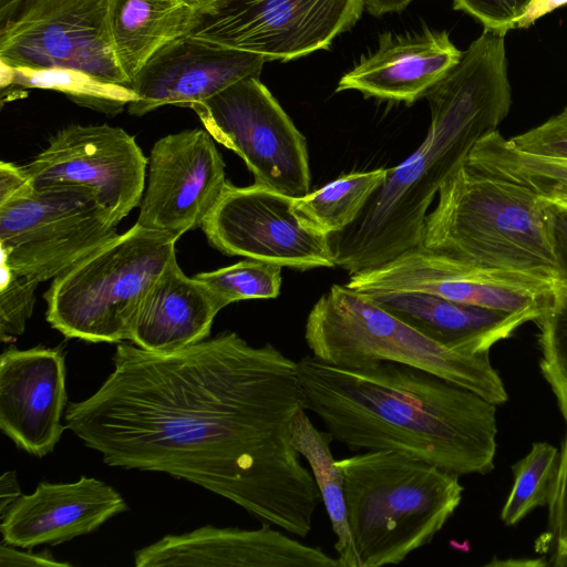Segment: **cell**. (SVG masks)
<instances>
[{
    "instance_id": "obj_1",
    "label": "cell",
    "mask_w": 567,
    "mask_h": 567,
    "mask_svg": "<svg viewBox=\"0 0 567 567\" xmlns=\"http://www.w3.org/2000/svg\"><path fill=\"white\" fill-rule=\"evenodd\" d=\"M302 410L297 362L225 331L169 353L120 343L64 421L109 466L185 480L305 538L322 499L292 443Z\"/></svg>"
},
{
    "instance_id": "obj_2",
    "label": "cell",
    "mask_w": 567,
    "mask_h": 567,
    "mask_svg": "<svg viewBox=\"0 0 567 567\" xmlns=\"http://www.w3.org/2000/svg\"><path fill=\"white\" fill-rule=\"evenodd\" d=\"M306 410L352 451L393 450L454 474H487L496 454V404L425 370L378 361L341 368L297 361Z\"/></svg>"
},
{
    "instance_id": "obj_3",
    "label": "cell",
    "mask_w": 567,
    "mask_h": 567,
    "mask_svg": "<svg viewBox=\"0 0 567 567\" xmlns=\"http://www.w3.org/2000/svg\"><path fill=\"white\" fill-rule=\"evenodd\" d=\"M425 97L431 123L421 145L389 168L352 225L329 236L336 265L350 275L421 245L440 186L507 116L512 87L505 37L483 30Z\"/></svg>"
},
{
    "instance_id": "obj_4",
    "label": "cell",
    "mask_w": 567,
    "mask_h": 567,
    "mask_svg": "<svg viewBox=\"0 0 567 567\" xmlns=\"http://www.w3.org/2000/svg\"><path fill=\"white\" fill-rule=\"evenodd\" d=\"M421 245L466 266L564 286L547 199L462 164L440 186Z\"/></svg>"
},
{
    "instance_id": "obj_5",
    "label": "cell",
    "mask_w": 567,
    "mask_h": 567,
    "mask_svg": "<svg viewBox=\"0 0 567 567\" xmlns=\"http://www.w3.org/2000/svg\"><path fill=\"white\" fill-rule=\"evenodd\" d=\"M358 567L398 565L429 545L462 501L458 475L393 450L336 460Z\"/></svg>"
},
{
    "instance_id": "obj_6",
    "label": "cell",
    "mask_w": 567,
    "mask_h": 567,
    "mask_svg": "<svg viewBox=\"0 0 567 567\" xmlns=\"http://www.w3.org/2000/svg\"><path fill=\"white\" fill-rule=\"evenodd\" d=\"M305 340L313 357L336 367L402 363L464 386L496 405L508 398L489 353L450 350L346 285H332L312 306Z\"/></svg>"
},
{
    "instance_id": "obj_7",
    "label": "cell",
    "mask_w": 567,
    "mask_h": 567,
    "mask_svg": "<svg viewBox=\"0 0 567 567\" xmlns=\"http://www.w3.org/2000/svg\"><path fill=\"white\" fill-rule=\"evenodd\" d=\"M174 234L135 223L56 276L47 292V320L65 338L131 339L150 288L176 258Z\"/></svg>"
},
{
    "instance_id": "obj_8",
    "label": "cell",
    "mask_w": 567,
    "mask_h": 567,
    "mask_svg": "<svg viewBox=\"0 0 567 567\" xmlns=\"http://www.w3.org/2000/svg\"><path fill=\"white\" fill-rule=\"evenodd\" d=\"M121 220L85 186L31 183L0 202L1 262L39 284L54 279L115 237Z\"/></svg>"
},
{
    "instance_id": "obj_9",
    "label": "cell",
    "mask_w": 567,
    "mask_h": 567,
    "mask_svg": "<svg viewBox=\"0 0 567 567\" xmlns=\"http://www.w3.org/2000/svg\"><path fill=\"white\" fill-rule=\"evenodd\" d=\"M189 109L245 162L256 184L293 198L309 193L306 138L259 78L239 80Z\"/></svg>"
},
{
    "instance_id": "obj_10",
    "label": "cell",
    "mask_w": 567,
    "mask_h": 567,
    "mask_svg": "<svg viewBox=\"0 0 567 567\" xmlns=\"http://www.w3.org/2000/svg\"><path fill=\"white\" fill-rule=\"evenodd\" d=\"M363 8V0H215L199 8L190 35L289 61L329 49Z\"/></svg>"
},
{
    "instance_id": "obj_11",
    "label": "cell",
    "mask_w": 567,
    "mask_h": 567,
    "mask_svg": "<svg viewBox=\"0 0 567 567\" xmlns=\"http://www.w3.org/2000/svg\"><path fill=\"white\" fill-rule=\"evenodd\" d=\"M0 28V62L70 68L131 87L115 58L106 0H21Z\"/></svg>"
},
{
    "instance_id": "obj_12",
    "label": "cell",
    "mask_w": 567,
    "mask_h": 567,
    "mask_svg": "<svg viewBox=\"0 0 567 567\" xmlns=\"http://www.w3.org/2000/svg\"><path fill=\"white\" fill-rule=\"evenodd\" d=\"M293 202L256 183L238 187L227 182L202 229L210 246L227 256L299 270L337 266L329 236L305 219Z\"/></svg>"
},
{
    "instance_id": "obj_13",
    "label": "cell",
    "mask_w": 567,
    "mask_h": 567,
    "mask_svg": "<svg viewBox=\"0 0 567 567\" xmlns=\"http://www.w3.org/2000/svg\"><path fill=\"white\" fill-rule=\"evenodd\" d=\"M346 286L364 293H429L504 312L529 313L536 320L554 305L560 290V286L537 278L473 268L422 245L350 275Z\"/></svg>"
},
{
    "instance_id": "obj_14",
    "label": "cell",
    "mask_w": 567,
    "mask_h": 567,
    "mask_svg": "<svg viewBox=\"0 0 567 567\" xmlns=\"http://www.w3.org/2000/svg\"><path fill=\"white\" fill-rule=\"evenodd\" d=\"M147 158L135 138L109 124H71L24 165L33 187L56 183L85 186L121 219L141 205Z\"/></svg>"
},
{
    "instance_id": "obj_15",
    "label": "cell",
    "mask_w": 567,
    "mask_h": 567,
    "mask_svg": "<svg viewBox=\"0 0 567 567\" xmlns=\"http://www.w3.org/2000/svg\"><path fill=\"white\" fill-rule=\"evenodd\" d=\"M215 142L205 128H192L154 144L137 224L177 237L202 227L227 184Z\"/></svg>"
},
{
    "instance_id": "obj_16",
    "label": "cell",
    "mask_w": 567,
    "mask_h": 567,
    "mask_svg": "<svg viewBox=\"0 0 567 567\" xmlns=\"http://www.w3.org/2000/svg\"><path fill=\"white\" fill-rule=\"evenodd\" d=\"M267 61L259 54L184 35L156 52L135 75L131 87L137 101L127 111L142 116L164 105L189 107L239 80L260 78Z\"/></svg>"
},
{
    "instance_id": "obj_17",
    "label": "cell",
    "mask_w": 567,
    "mask_h": 567,
    "mask_svg": "<svg viewBox=\"0 0 567 567\" xmlns=\"http://www.w3.org/2000/svg\"><path fill=\"white\" fill-rule=\"evenodd\" d=\"M61 348L6 350L0 358V427L27 453H51L63 431L65 360Z\"/></svg>"
},
{
    "instance_id": "obj_18",
    "label": "cell",
    "mask_w": 567,
    "mask_h": 567,
    "mask_svg": "<svg viewBox=\"0 0 567 567\" xmlns=\"http://www.w3.org/2000/svg\"><path fill=\"white\" fill-rule=\"evenodd\" d=\"M137 567H341L320 547L306 545L271 525L257 529L206 525L166 535L134 553Z\"/></svg>"
},
{
    "instance_id": "obj_19",
    "label": "cell",
    "mask_w": 567,
    "mask_h": 567,
    "mask_svg": "<svg viewBox=\"0 0 567 567\" xmlns=\"http://www.w3.org/2000/svg\"><path fill=\"white\" fill-rule=\"evenodd\" d=\"M128 506L111 485L81 476L73 483L41 482L21 495L1 517L2 543L33 548L91 534Z\"/></svg>"
},
{
    "instance_id": "obj_20",
    "label": "cell",
    "mask_w": 567,
    "mask_h": 567,
    "mask_svg": "<svg viewBox=\"0 0 567 567\" xmlns=\"http://www.w3.org/2000/svg\"><path fill=\"white\" fill-rule=\"evenodd\" d=\"M462 55L445 30L383 33L375 52L344 73L336 92L352 90L365 96L412 104L425 96Z\"/></svg>"
},
{
    "instance_id": "obj_21",
    "label": "cell",
    "mask_w": 567,
    "mask_h": 567,
    "mask_svg": "<svg viewBox=\"0 0 567 567\" xmlns=\"http://www.w3.org/2000/svg\"><path fill=\"white\" fill-rule=\"evenodd\" d=\"M367 295L423 336L466 354L489 353L496 342L509 338L522 324L536 320L529 313L504 312L422 292Z\"/></svg>"
},
{
    "instance_id": "obj_22",
    "label": "cell",
    "mask_w": 567,
    "mask_h": 567,
    "mask_svg": "<svg viewBox=\"0 0 567 567\" xmlns=\"http://www.w3.org/2000/svg\"><path fill=\"white\" fill-rule=\"evenodd\" d=\"M220 310L207 287L186 276L174 258L144 297L130 341L156 353L182 350L208 338Z\"/></svg>"
},
{
    "instance_id": "obj_23",
    "label": "cell",
    "mask_w": 567,
    "mask_h": 567,
    "mask_svg": "<svg viewBox=\"0 0 567 567\" xmlns=\"http://www.w3.org/2000/svg\"><path fill=\"white\" fill-rule=\"evenodd\" d=\"M111 39L130 84L162 48L190 34L199 8L194 0H106Z\"/></svg>"
},
{
    "instance_id": "obj_24",
    "label": "cell",
    "mask_w": 567,
    "mask_h": 567,
    "mask_svg": "<svg viewBox=\"0 0 567 567\" xmlns=\"http://www.w3.org/2000/svg\"><path fill=\"white\" fill-rule=\"evenodd\" d=\"M291 437L296 450L310 465L320 491L332 530L337 536L334 548L340 566L358 567L348 525L343 475L330 450L333 441L331 435L318 430L306 410H302L291 422Z\"/></svg>"
},
{
    "instance_id": "obj_25",
    "label": "cell",
    "mask_w": 567,
    "mask_h": 567,
    "mask_svg": "<svg viewBox=\"0 0 567 567\" xmlns=\"http://www.w3.org/2000/svg\"><path fill=\"white\" fill-rule=\"evenodd\" d=\"M465 163L494 177L518 184L548 200H567V162L514 150L498 131L482 138Z\"/></svg>"
},
{
    "instance_id": "obj_26",
    "label": "cell",
    "mask_w": 567,
    "mask_h": 567,
    "mask_svg": "<svg viewBox=\"0 0 567 567\" xmlns=\"http://www.w3.org/2000/svg\"><path fill=\"white\" fill-rule=\"evenodd\" d=\"M1 65V89L52 90L64 94L72 102L115 115L128 104L137 101L132 87L99 79L87 72L70 68H29Z\"/></svg>"
},
{
    "instance_id": "obj_27",
    "label": "cell",
    "mask_w": 567,
    "mask_h": 567,
    "mask_svg": "<svg viewBox=\"0 0 567 567\" xmlns=\"http://www.w3.org/2000/svg\"><path fill=\"white\" fill-rule=\"evenodd\" d=\"M389 168L340 175L324 186L295 198L296 210L327 236L352 225L364 206L384 183Z\"/></svg>"
},
{
    "instance_id": "obj_28",
    "label": "cell",
    "mask_w": 567,
    "mask_h": 567,
    "mask_svg": "<svg viewBox=\"0 0 567 567\" xmlns=\"http://www.w3.org/2000/svg\"><path fill=\"white\" fill-rule=\"evenodd\" d=\"M558 464L557 449L546 442H536L513 466L514 484L501 512L505 525L517 524L530 511L548 503Z\"/></svg>"
},
{
    "instance_id": "obj_29",
    "label": "cell",
    "mask_w": 567,
    "mask_h": 567,
    "mask_svg": "<svg viewBox=\"0 0 567 567\" xmlns=\"http://www.w3.org/2000/svg\"><path fill=\"white\" fill-rule=\"evenodd\" d=\"M194 277L207 287L223 309L240 300L277 298L281 287V266L247 258Z\"/></svg>"
},
{
    "instance_id": "obj_30",
    "label": "cell",
    "mask_w": 567,
    "mask_h": 567,
    "mask_svg": "<svg viewBox=\"0 0 567 567\" xmlns=\"http://www.w3.org/2000/svg\"><path fill=\"white\" fill-rule=\"evenodd\" d=\"M38 285L1 262L0 337L3 341L23 333L34 308Z\"/></svg>"
},
{
    "instance_id": "obj_31",
    "label": "cell",
    "mask_w": 567,
    "mask_h": 567,
    "mask_svg": "<svg viewBox=\"0 0 567 567\" xmlns=\"http://www.w3.org/2000/svg\"><path fill=\"white\" fill-rule=\"evenodd\" d=\"M548 505V525L540 548L550 551L551 564L561 566L567 557V432L559 452L558 472Z\"/></svg>"
},
{
    "instance_id": "obj_32",
    "label": "cell",
    "mask_w": 567,
    "mask_h": 567,
    "mask_svg": "<svg viewBox=\"0 0 567 567\" xmlns=\"http://www.w3.org/2000/svg\"><path fill=\"white\" fill-rule=\"evenodd\" d=\"M507 141L522 154L567 162V107L544 123Z\"/></svg>"
},
{
    "instance_id": "obj_33",
    "label": "cell",
    "mask_w": 567,
    "mask_h": 567,
    "mask_svg": "<svg viewBox=\"0 0 567 567\" xmlns=\"http://www.w3.org/2000/svg\"><path fill=\"white\" fill-rule=\"evenodd\" d=\"M455 10L463 11L482 23L483 30L503 35L517 28L534 0H452Z\"/></svg>"
},
{
    "instance_id": "obj_34",
    "label": "cell",
    "mask_w": 567,
    "mask_h": 567,
    "mask_svg": "<svg viewBox=\"0 0 567 567\" xmlns=\"http://www.w3.org/2000/svg\"><path fill=\"white\" fill-rule=\"evenodd\" d=\"M546 213L551 230L556 258L567 289V200H548Z\"/></svg>"
},
{
    "instance_id": "obj_35",
    "label": "cell",
    "mask_w": 567,
    "mask_h": 567,
    "mask_svg": "<svg viewBox=\"0 0 567 567\" xmlns=\"http://www.w3.org/2000/svg\"><path fill=\"white\" fill-rule=\"evenodd\" d=\"M0 566L20 567V566H59L68 567L70 563L60 561L49 551L33 553L31 550H19L14 546L1 543L0 546Z\"/></svg>"
},
{
    "instance_id": "obj_36",
    "label": "cell",
    "mask_w": 567,
    "mask_h": 567,
    "mask_svg": "<svg viewBox=\"0 0 567 567\" xmlns=\"http://www.w3.org/2000/svg\"><path fill=\"white\" fill-rule=\"evenodd\" d=\"M32 182L24 166L13 163H0V202H4L24 189Z\"/></svg>"
},
{
    "instance_id": "obj_37",
    "label": "cell",
    "mask_w": 567,
    "mask_h": 567,
    "mask_svg": "<svg viewBox=\"0 0 567 567\" xmlns=\"http://www.w3.org/2000/svg\"><path fill=\"white\" fill-rule=\"evenodd\" d=\"M567 4V0H534L516 29H526L538 19Z\"/></svg>"
},
{
    "instance_id": "obj_38",
    "label": "cell",
    "mask_w": 567,
    "mask_h": 567,
    "mask_svg": "<svg viewBox=\"0 0 567 567\" xmlns=\"http://www.w3.org/2000/svg\"><path fill=\"white\" fill-rule=\"evenodd\" d=\"M17 473L7 471L0 477V514H6L9 507L21 496Z\"/></svg>"
},
{
    "instance_id": "obj_39",
    "label": "cell",
    "mask_w": 567,
    "mask_h": 567,
    "mask_svg": "<svg viewBox=\"0 0 567 567\" xmlns=\"http://www.w3.org/2000/svg\"><path fill=\"white\" fill-rule=\"evenodd\" d=\"M414 0H363L367 11L374 17L404 10Z\"/></svg>"
},
{
    "instance_id": "obj_40",
    "label": "cell",
    "mask_w": 567,
    "mask_h": 567,
    "mask_svg": "<svg viewBox=\"0 0 567 567\" xmlns=\"http://www.w3.org/2000/svg\"><path fill=\"white\" fill-rule=\"evenodd\" d=\"M21 0H1V18L9 14Z\"/></svg>"
},
{
    "instance_id": "obj_41",
    "label": "cell",
    "mask_w": 567,
    "mask_h": 567,
    "mask_svg": "<svg viewBox=\"0 0 567 567\" xmlns=\"http://www.w3.org/2000/svg\"><path fill=\"white\" fill-rule=\"evenodd\" d=\"M194 1L198 6V8H202V7H205V6L209 4V3H212L215 0H194Z\"/></svg>"
}]
</instances>
